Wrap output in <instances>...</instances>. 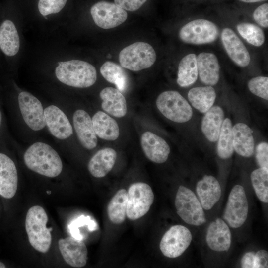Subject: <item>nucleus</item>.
<instances>
[{
  "instance_id": "obj_1",
  "label": "nucleus",
  "mask_w": 268,
  "mask_h": 268,
  "mask_svg": "<svg viewBox=\"0 0 268 268\" xmlns=\"http://www.w3.org/2000/svg\"><path fill=\"white\" fill-rule=\"evenodd\" d=\"M26 166L40 175L55 177L62 172L63 164L58 153L51 146L37 142L29 146L24 154Z\"/></svg>"
},
{
  "instance_id": "obj_2",
  "label": "nucleus",
  "mask_w": 268,
  "mask_h": 268,
  "mask_svg": "<svg viewBox=\"0 0 268 268\" xmlns=\"http://www.w3.org/2000/svg\"><path fill=\"white\" fill-rule=\"evenodd\" d=\"M55 74L62 83L76 88L90 87L97 79L95 67L87 62L78 60L59 62Z\"/></svg>"
},
{
  "instance_id": "obj_3",
  "label": "nucleus",
  "mask_w": 268,
  "mask_h": 268,
  "mask_svg": "<svg viewBox=\"0 0 268 268\" xmlns=\"http://www.w3.org/2000/svg\"><path fill=\"white\" fill-rule=\"evenodd\" d=\"M48 220L45 210L39 205L30 208L25 219V229L30 244L36 250L43 253L48 252L52 242V228L46 227Z\"/></svg>"
},
{
  "instance_id": "obj_4",
  "label": "nucleus",
  "mask_w": 268,
  "mask_h": 268,
  "mask_svg": "<svg viewBox=\"0 0 268 268\" xmlns=\"http://www.w3.org/2000/svg\"><path fill=\"white\" fill-rule=\"evenodd\" d=\"M156 59L154 48L147 43L136 42L123 48L119 53L121 66L132 71H139L151 67Z\"/></svg>"
},
{
  "instance_id": "obj_5",
  "label": "nucleus",
  "mask_w": 268,
  "mask_h": 268,
  "mask_svg": "<svg viewBox=\"0 0 268 268\" xmlns=\"http://www.w3.org/2000/svg\"><path fill=\"white\" fill-rule=\"evenodd\" d=\"M159 111L168 119L177 123L189 121L193 115L190 105L178 92L166 91L158 96L156 101Z\"/></svg>"
},
{
  "instance_id": "obj_6",
  "label": "nucleus",
  "mask_w": 268,
  "mask_h": 268,
  "mask_svg": "<svg viewBox=\"0 0 268 268\" xmlns=\"http://www.w3.org/2000/svg\"><path fill=\"white\" fill-rule=\"evenodd\" d=\"M175 205L178 215L186 223L199 226L206 221L203 207L194 192L180 186L176 193Z\"/></svg>"
},
{
  "instance_id": "obj_7",
  "label": "nucleus",
  "mask_w": 268,
  "mask_h": 268,
  "mask_svg": "<svg viewBox=\"0 0 268 268\" xmlns=\"http://www.w3.org/2000/svg\"><path fill=\"white\" fill-rule=\"evenodd\" d=\"M154 201V194L147 184L137 182L132 184L127 192L126 216L135 220L145 215Z\"/></svg>"
},
{
  "instance_id": "obj_8",
  "label": "nucleus",
  "mask_w": 268,
  "mask_h": 268,
  "mask_svg": "<svg viewBox=\"0 0 268 268\" xmlns=\"http://www.w3.org/2000/svg\"><path fill=\"white\" fill-rule=\"evenodd\" d=\"M219 29L213 22L197 19L187 23L180 30L179 36L184 42L194 45L210 43L219 35Z\"/></svg>"
},
{
  "instance_id": "obj_9",
  "label": "nucleus",
  "mask_w": 268,
  "mask_h": 268,
  "mask_svg": "<svg viewBox=\"0 0 268 268\" xmlns=\"http://www.w3.org/2000/svg\"><path fill=\"white\" fill-rule=\"evenodd\" d=\"M248 212L247 199L243 186L236 185L232 189L223 214V218L232 228L241 226Z\"/></svg>"
},
{
  "instance_id": "obj_10",
  "label": "nucleus",
  "mask_w": 268,
  "mask_h": 268,
  "mask_svg": "<svg viewBox=\"0 0 268 268\" xmlns=\"http://www.w3.org/2000/svg\"><path fill=\"white\" fill-rule=\"evenodd\" d=\"M192 238L191 233L187 227L180 225H174L162 237L160 249L165 256L177 258L188 248Z\"/></svg>"
},
{
  "instance_id": "obj_11",
  "label": "nucleus",
  "mask_w": 268,
  "mask_h": 268,
  "mask_svg": "<svg viewBox=\"0 0 268 268\" xmlns=\"http://www.w3.org/2000/svg\"><path fill=\"white\" fill-rule=\"evenodd\" d=\"M94 23L99 27L108 29L124 23L127 18L126 10L115 3L106 1L96 2L90 8Z\"/></svg>"
},
{
  "instance_id": "obj_12",
  "label": "nucleus",
  "mask_w": 268,
  "mask_h": 268,
  "mask_svg": "<svg viewBox=\"0 0 268 268\" xmlns=\"http://www.w3.org/2000/svg\"><path fill=\"white\" fill-rule=\"evenodd\" d=\"M20 112L26 124L32 130L39 131L46 125L44 110L40 101L31 93L23 91L18 95Z\"/></svg>"
},
{
  "instance_id": "obj_13",
  "label": "nucleus",
  "mask_w": 268,
  "mask_h": 268,
  "mask_svg": "<svg viewBox=\"0 0 268 268\" xmlns=\"http://www.w3.org/2000/svg\"><path fill=\"white\" fill-rule=\"evenodd\" d=\"M60 251L65 262L71 267L81 268L87 263L88 251L81 240L73 237L58 241Z\"/></svg>"
},
{
  "instance_id": "obj_14",
  "label": "nucleus",
  "mask_w": 268,
  "mask_h": 268,
  "mask_svg": "<svg viewBox=\"0 0 268 268\" xmlns=\"http://www.w3.org/2000/svg\"><path fill=\"white\" fill-rule=\"evenodd\" d=\"M221 37L223 47L232 61L241 67L247 66L250 62L249 53L233 30L224 28Z\"/></svg>"
},
{
  "instance_id": "obj_15",
  "label": "nucleus",
  "mask_w": 268,
  "mask_h": 268,
  "mask_svg": "<svg viewBox=\"0 0 268 268\" xmlns=\"http://www.w3.org/2000/svg\"><path fill=\"white\" fill-rule=\"evenodd\" d=\"M140 143L146 157L156 163H163L168 159L170 148L167 142L155 134L147 131L141 135Z\"/></svg>"
},
{
  "instance_id": "obj_16",
  "label": "nucleus",
  "mask_w": 268,
  "mask_h": 268,
  "mask_svg": "<svg viewBox=\"0 0 268 268\" xmlns=\"http://www.w3.org/2000/svg\"><path fill=\"white\" fill-rule=\"evenodd\" d=\"M46 124L51 134L60 139H65L73 134V130L66 114L59 108L51 105L44 110Z\"/></svg>"
},
{
  "instance_id": "obj_17",
  "label": "nucleus",
  "mask_w": 268,
  "mask_h": 268,
  "mask_svg": "<svg viewBox=\"0 0 268 268\" xmlns=\"http://www.w3.org/2000/svg\"><path fill=\"white\" fill-rule=\"evenodd\" d=\"M18 185V174L14 162L0 153V195L4 198L13 197Z\"/></svg>"
},
{
  "instance_id": "obj_18",
  "label": "nucleus",
  "mask_w": 268,
  "mask_h": 268,
  "mask_svg": "<svg viewBox=\"0 0 268 268\" xmlns=\"http://www.w3.org/2000/svg\"><path fill=\"white\" fill-rule=\"evenodd\" d=\"M73 123L82 145L87 149L94 148L97 144V138L89 115L83 110H77L73 114Z\"/></svg>"
},
{
  "instance_id": "obj_19",
  "label": "nucleus",
  "mask_w": 268,
  "mask_h": 268,
  "mask_svg": "<svg viewBox=\"0 0 268 268\" xmlns=\"http://www.w3.org/2000/svg\"><path fill=\"white\" fill-rule=\"evenodd\" d=\"M206 241L212 250L227 251L231 242V234L229 227L221 219L217 218L211 222L207 231Z\"/></svg>"
},
{
  "instance_id": "obj_20",
  "label": "nucleus",
  "mask_w": 268,
  "mask_h": 268,
  "mask_svg": "<svg viewBox=\"0 0 268 268\" xmlns=\"http://www.w3.org/2000/svg\"><path fill=\"white\" fill-rule=\"evenodd\" d=\"M196 192L202 207L209 210L219 201L221 189L218 180L213 176L204 175L196 185Z\"/></svg>"
},
{
  "instance_id": "obj_21",
  "label": "nucleus",
  "mask_w": 268,
  "mask_h": 268,
  "mask_svg": "<svg viewBox=\"0 0 268 268\" xmlns=\"http://www.w3.org/2000/svg\"><path fill=\"white\" fill-rule=\"evenodd\" d=\"M198 71L204 84L214 85L219 79L220 66L216 56L213 53L202 52L197 57Z\"/></svg>"
},
{
  "instance_id": "obj_22",
  "label": "nucleus",
  "mask_w": 268,
  "mask_h": 268,
  "mask_svg": "<svg viewBox=\"0 0 268 268\" xmlns=\"http://www.w3.org/2000/svg\"><path fill=\"white\" fill-rule=\"evenodd\" d=\"M100 97L102 100V108L107 113L118 118L126 114V100L118 89L111 87L104 88L100 92Z\"/></svg>"
},
{
  "instance_id": "obj_23",
  "label": "nucleus",
  "mask_w": 268,
  "mask_h": 268,
  "mask_svg": "<svg viewBox=\"0 0 268 268\" xmlns=\"http://www.w3.org/2000/svg\"><path fill=\"white\" fill-rule=\"evenodd\" d=\"M117 158L116 151L111 148H105L98 151L90 159L88 169L96 178L105 176L113 168Z\"/></svg>"
},
{
  "instance_id": "obj_24",
  "label": "nucleus",
  "mask_w": 268,
  "mask_h": 268,
  "mask_svg": "<svg viewBox=\"0 0 268 268\" xmlns=\"http://www.w3.org/2000/svg\"><path fill=\"white\" fill-rule=\"evenodd\" d=\"M234 150L239 155L251 157L254 151V140L253 130L243 123L236 124L232 127Z\"/></svg>"
},
{
  "instance_id": "obj_25",
  "label": "nucleus",
  "mask_w": 268,
  "mask_h": 268,
  "mask_svg": "<svg viewBox=\"0 0 268 268\" xmlns=\"http://www.w3.org/2000/svg\"><path fill=\"white\" fill-rule=\"evenodd\" d=\"M224 121V112L218 106L212 107L204 115L201 129L205 137L210 142L218 140L221 128Z\"/></svg>"
},
{
  "instance_id": "obj_26",
  "label": "nucleus",
  "mask_w": 268,
  "mask_h": 268,
  "mask_svg": "<svg viewBox=\"0 0 268 268\" xmlns=\"http://www.w3.org/2000/svg\"><path fill=\"white\" fill-rule=\"evenodd\" d=\"M92 121L95 133L99 138L109 141L118 138L120 132L117 122L105 112H97L93 115Z\"/></svg>"
},
{
  "instance_id": "obj_27",
  "label": "nucleus",
  "mask_w": 268,
  "mask_h": 268,
  "mask_svg": "<svg viewBox=\"0 0 268 268\" xmlns=\"http://www.w3.org/2000/svg\"><path fill=\"white\" fill-rule=\"evenodd\" d=\"M0 47L7 56H15L20 48V40L17 29L13 22L5 20L0 26Z\"/></svg>"
},
{
  "instance_id": "obj_28",
  "label": "nucleus",
  "mask_w": 268,
  "mask_h": 268,
  "mask_svg": "<svg viewBox=\"0 0 268 268\" xmlns=\"http://www.w3.org/2000/svg\"><path fill=\"white\" fill-rule=\"evenodd\" d=\"M188 98L195 109L202 113H205L213 106L216 93L210 86L197 87L189 90Z\"/></svg>"
},
{
  "instance_id": "obj_29",
  "label": "nucleus",
  "mask_w": 268,
  "mask_h": 268,
  "mask_svg": "<svg viewBox=\"0 0 268 268\" xmlns=\"http://www.w3.org/2000/svg\"><path fill=\"white\" fill-rule=\"evenodd\" d=\"M198 76L197 56L193 53L189 54L179 64L177 82L181 87H188L196 82Z\"/></svg>"
},
{
  "instance_id": "obj_30",
  "label": "nucleus",
  "mask_w": 268,
  "mask_h": 268,
  "mask_svg": "<svg viewBox=\"0 0 268 268\" xmlns=\"http://www.w3.org/2000/svg\"><path fill=\"white\" fill-rule=\"evenodd\" d=\"M127 203V192L124 189L118 190L109 202L107 212L110 221L121 224L125 220Z\"/></svg>"
},
{
  "instance_id": "obj_31",
  "label": "nucleus",
  "mask_w": 268,
  "mask_h": 268,
  "mask_svg": "<svg viewBox=\"0 0 268 268\" xmlns=\"http://www.w3.org/2000/svg\"><path fill=\"white\" fill-rule=\"evenodd\" d=\"M100 71L103 77L108 82L115 84L121 92L126 90L128 78L121 66L111 61H106L101 67Z\"/></svg>"
},
{
  "instance_id": "obj_32",
  "label": "nucleus",
  "mask_w": 268,
  "mask_h": 268,
  "mask_svg": "<svg viewBox=\"0 0 268 268\" xmlns=\"http://www.w3.org/2000/svg\"><path fill=\"white\" fill-rule=\"evenodd\" d=\"M232 125L229 118L224 120L218 138L217 152L221 159L230 158L234 152Z\"/></svg>"
},
{
  "instance_id": "obj_33",
  "label": "nucleus",
  "mask_w": 268,
  "mask_h": 268,
  "mask_svg": "<svg viewBox=\"0 0 268 268\" xmlns=\"http://www.w3.org/2000/svg\"><path fill=\"white\" fill-rule=\"evenodd\" d=\"M252 186L258 198L262 202H268V168L260 167L250 175Z\"/></svg>"
},
{
  "instance_id": "obj_34",
  "label": "nucleus",
  "mask_w": 268,
  "mask_h": 268,
  "mask_svg": "<svg viewBox=\"0 0 268 268\" xmlns=\"http://www.w3.org/2000/svg\"><path fill=\"white\" fill-rule=\"evenodd\" d=\"M236 28L242 38L251 45L259 47L264 44L265 40L264 32L256 25L243 22L238 24Z\"/></svg>"
},
{
  "instance_id": "obj_35",
  "label": "nucleus",
  "mask_w": 268,
  "mask_h": 268,
  "mask_svg": "<svg viewBox=\"0 0 268 268\" xmlns=\"http://www.w3.org/2000/svg\"><path fill=\"white\" fill-rule=\"evenodd\" d=\"M249 90L254 95L268 100V78L258 76L252 78L248 83Z\"/></svg>"
},
{
  "instance_id": "obj_36",
  "label": "nucleus",
  "mask_w": 268,
  "mask_h": 268,
  "mask_svg": "<svg viewBox=\"0 0 268 268\" xmlns=\"http://www.w3.org/2000/svg\"><path fill=\"white\" fill-rule=\"evenodd\" d=\"M67 1V0H39L38 10L44 16L56 14L63 9Z\"/></svg>"
},
{
  "instance_id": "obj_37",
  "label": "nucleus",
  "mask_w": 268,
  "mask_h": 268,
  "mask_svg": "<svg viewBox=\"0 0 268 268\" xmlns=\"http://www.w3.org/2000/svg\"><path fill=\"white\" fill-rule=\"evenodd\" d=\"M87 225L90 231H94L98 229V225L96 222L91 219L89 216L82 215L73 221L69 226L70 233L73 237L81 240L82 236L78 229L81 226Z\"/></svg>"
},
{
  "instance_id": "obj_38",
  "label": "nucleus",
  "mask_w": 268,
  "mask_h": 268,
  "mask_svg": "<svg viewBox=\"0 0 268 268\" xmlns=\"http://www.w3.org/2000/svg\"><path fill=\"white\" fill-rule=\"evenodd\" d=\"M256 159L260 167L268 168V144L266 142L259 143L256 148Z\"/></svg>"
},
{
  "instance_id": "obj_39",
  "label": "nucleus",
  "mask_w": 268,
  "mask_h": 268,
  "mask_svg": "<svg viewBox=\"0 0 268 268\" xmlns=\"http://www.w3.org/2000/svg\"><path fill=\"white\" fill-rule=\"evenodd\" d=\"M253 17L254 20L261 26L268 27V4L264 3L258 6L254 11Z\"/></svg>"
},
{
  "instance_id": "obj_40",
  "label": "nucleus",
  "mask_w": 268,
  "mask_h": 268,
  "mask_svg": "<svg viewBox=\"0 0 268 268\" xmlns=\"http://www.w3.org/2000/svg\"><path fill=\"white\" fill-rule=\"evenodd\" d=\"M114 3L126 11H134L139 9L147 0H114Z\"/></svg>"
},
{
  "instance_id": "obj_41",
  "label": "nucleus",
  "mask_w": 268,
  "mask_h": 268,
  "mask_svg": "<svg viewBox=\"0 0 268 268\" xmlns=\"http://www.w3.org/2000/svg\"><path fill=\"white\" fill-rule=\"evenodd\" d=\"M268 266V252L265 250H260L255 253L254 268H266Z\"/></svg>"
},
{
  "instance_id": "obj_42",
  "label": "nucleus",
  "mask_w": 268,
  "mask_h": 268,
  "mask_svg": "<svg viewBox=\"0 0 268 268\" xmlns=\"http://www.w3.org/2000/svg\"><path fill=\"white\" fill-rule=\"evenodd\" d=\"M254 256L253 252H248L245 253L241 261V266L243 268H254Z\"/></svg>"
},
{
  "instance_id": "obj_43",
  "label": "nucleus",
  "mask_w": 268,
  "mask_h": 268,
  "mask_svg": "<svg viewBox=\"0 0 268 268\" xmlns=\"http://www.w3.org/2000/svg\"><path fill=\"white\" fill-rule=\"evenodd\" d=\"M239 0L244 2H246V3H254V2L266 1L267 0Z\"/></svg>"
},
{
  "instance_id": "obj_44",
  "label": "nucleus",
  "mask_w": 268,
  "mask_h": 268,
  "mask_svg": "<svg viewBox=\"0 0 268 268\" xmlns=\"http://www.w3.org/2000/svg\"><path fill=\"white\" fill-rule=\"evenodd\" d=\"M5 265L2 262L0 261V268H5Z\"/></svg>"
},
{
  "instance_id": "obj_45",
  "label": "nucleus",
  "mask_w": 268,
  "mask_h": 268,
  "mask_svg": "<svg viewBox=\"0 0 268 268\" xmlns=\"http://www.w3.org/2000/svg\"><path fill=\"white\" fill-rule=\"evenodd\" d=\"M1 115L0 111V124H1Z\"/></svg>"
},
{
  "instance_id": "obj_46",
  "label": "nucleus",
  "mask_w": 268,
  "mask_h": 268,
  "mask_svg": "<svg viewBox=\"0 0 268 268\" xmlns=\"http://www.w3.org/2000/svg\"><path fill=\"white\" fill-rule=\"evenodd\" d=\"M47 193H48V194H50V193H51V192H50H50L47 191Z\"/></svg>"
},
{
  "instance_id": "obj_47",
  "label": "nucleus",
  "mask_w": 268,
  "mask_h": 268,
  "mask_svg": "<svg viewBox=\"0 0 268 268\" xmlns=\"http://www.w3.org/2000/svg\"></svg>"
}]
</instances>
